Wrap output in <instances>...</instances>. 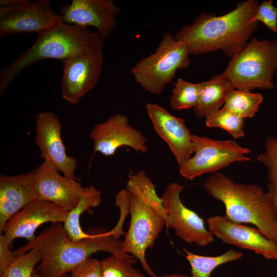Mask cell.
Instances as JSON below:
<instances>
[{
    "instance_id": "6da1fadb",
    "label": "cell",
    "mask_w": 277,
    "mask_h": 277,
    "mask_svg": "<svg viewBox=\"0 0 277 277\" xmlns=\"http://www.w3.org/2000/svg\"><path fill=\"white\" fill-rule=\"evenodd\" d=\"M89 236L74 241L62 223H51L32 241L14 251L16 257L36 248L41 260L36 271L40 277H58L70 272L79 264L98 251L109 252L134 264L137 259L122 250V242L111 230L93 228Z\"/></svg>"
},
{
    "instance_id": "7a4b0ae2",
    "label": "cell",
    "mask_w": 277,
    "mask_h": 277,
    "mask_svg": "<svg viewBox=\"0 0 277 277\" xmlns=\"http://www.w3.org/2000/svg\"><path fill=\"white\" fill-rule=\"evenodd\" d=\"M259 5L256 1L248 0L221 16L202 13L191 24L183 26L175 37L185 45L189 55L221 50L232 58L255 30L258 23L253 19Z\"/></svg>"
},
{
    "instance_id": "3957f363",
    "label": "cell",
    "mask_w": 277,
    "mask_h": 277,
    "mask_svg": "<svg viewBox=\"0 0 277 277\" xmlns=\"http://www.w3.org/2000/svg\"><path fill=\"white\" fill-rule=\"evenodd\" d=\"M104 43V38L97 32L60 20L38 33L28 49L1 70L0 96L16 75L32 64L45 59L62 62L76 55L95 53L103 50Z\"/></svg>"
},
{
    "instance_id": "277c9868",
    "label": "cell",
    "mask_w": 277,
    "mask_h": 277,
    "mask_svg": "<svg viewBox=\"0 0 277 277\" xmlns=\"http://www.w3.org/2000/svg\"><path fill=\"white\" fill-rule=\"evenodd\" d=\"M203 186L209 195L223 203L227 219L254 225L275 243L277 216L268 193L260 186L236 183L220 172L207 178Z\"/></svg>"
},
{
    "instance_id": "5b68a950",
    "label": "cell",
    "mask_w": 277,
    "mask_h": 277,
    "mask_svg": "<svg viewBox=\"0 0 277 277\" xmlns=\"http://www.w3.org/2000/svg\"><path fill=\"white\" fill-rule=\"evenodd\" d=\"M277 69V42L253 38L231 58L223 74L235 89H271Z\"/></svg>"
},
{
    "instance_id": "8992f818",
    "label": "cell",
    "mask_w": 277,
    "mask_h": 277,
    "mask_svg": "<svg viewBox=\"0 0 277 277\" xmlns=\"http://www.w3.org/2000/svg\"><path fill=\"white\" fill-rule=\"evenodd\" d=\"M185 45L165 33L154 53L141 59L131 69L135 81L149 93L159 95L172 82L177 70L190 64Z\"/></svg>"
},
{
    "instance_id": "52a82bcc",
    "label": "cell",
    "mask_w": 277,
    "mask_h": 277,
    "mask_svg": "<svg viewBox=\"0 0 277 277\" xmlns=\"http://www.w3.org/2000/svg\"><path fill=\"white\" fill-rule=\"evenodd\" d=\"M191 139L194 154L179 167L180 175L186 180H193L205 173L216 172L234 162L251 160L245 155L251 150L234 141L215 140L193 134Z\"/></svg>"
},
{
    "instance_id": "ba28073f",
    "label": "cell",
    "mask_w": 277,
    "mask_h": 277,
    "mask_svg": "<svg viewBox=\"0 0 277 277\" xmlns=\"http://www.w3.org/2000/svg\"><path fill=\"white\" fill-rule=\"evenodd\" d=\"M128 210L130 222L122 242V250L134 256L144 271L153 277L155 274L147 262L146 252L153 247L166 221L153 208L130 193Z\"/></svg>"
},
{
    "instance_id": "9c48e42d",
    "label": "cell",
    "mask_w": 277,
    "mask_h": 277,
    "mask_svg": "<svg viewBox=\"0 0 277 277\" xmlns=\"http://www.w3.org/2000/svg\"><path fill=\"white\" fill-rule=\"evenodd\" d=\"M60 21L49 0H1L0 38L46 30Z\"/></svg>"
},
{
    "instance_id": "30bf717a",
    "label": "cell",
    "mask_w": 277,
    "mask_h": 277,
    "mask_svg": "<svg viewBox=\"0 0 277 277\" xmlns=\"http://www.w3.org/2000/svg\"><path fill=\"white\" fill-rule=\"evenodd\" d=\"M184 188L178 183H170L161 197L168 215L166 226L173 229L177 236L188 243L207 246L214 242V236L206 227L203 219L182 203L180 194Z\"/></svg>"
},
{
    "instance_id": "8fae6325",
    "label": "cell",
    "mask_w": 277,
    "mask_h": 277,
    "mask_svg": "<svg viewBox=\"0 0 277 277\" xmlns=\"http://www.w3.org/2000/svg\"><path fill=\"white\" fill-rule=\"evenodd\" d=\"M61 62L62 97L69 103L76 105L98 81L103 65V50L76 55Z\"/></svg>"
},
{
    "instance_id": "7c38bea8",
    "label": "cell",
    "mask_w": 277,
    "mask_h": 277,
    "mask_svg": "<svg viewBox=\"0 0 277 277\" xmlns=\"http://www.w3.org/2000/svg\"><path fill=\"white\" fill-rule=\"evenodd\" d=\"M61 121L53 112L38 113L35 120V144L40 150V156L50 161L64 175L76 179L74 172L77 159L68 155L61 136Z\"/></svg>"
},
{
    "instance_id": "4fadbf2b",
    "label": "cell",
    "mask_w": 277,
    "mask_h": 277,
    "mask_svg": "<svg viewBox=\"0 0 277 277\" xmlns=\"http://www.w3.org/2000/svg\"><path fill=\"white\" fill-rule=\"evenodd\" d=\"M89 137L93 142V154L99 152L105 156H111L124 146L131 147L137 152L148 151L146 137L129 124L126 115L121 114L112 115L95 125Z\"/></svg>"
},
{
    "instance_id": "5bb4252c",
    "label": "cell",
    "mask_w": 277,
    "mask_h": 277,
    "mask_svg": "<svg viewBox=\"0 0 277 277\" xmlns=\"http://www.w3.org/2000/svg\"><path fill=\"white\" fill-rule=\"evenodd\" d=\"M121 9L113 0H72L60 8V20L69 25L92 26L104 38L116 27Z\"/></svg>"
},
{
    "instance_id": "9a60e30c",
    "label": "cell",
    "mask_w": 277,
    "mask_h": 277,
    "mask_svg": "<svg viewBox=\"0 0 277 277\" xmlns=\"http://www.w3.org/2000/svg\"><path fill=\"white\" fill-rule=\"evenodd\" d=\"M69 210L47 201L34 200L7 222L2 233L11 244L16 238L31 242L36 238L35 232L39 226L48 222L63 224Z\"/></svg>"
},
{
    "instance_id": "2e32d148",
    "label": "cell",
    "mask_w": 277,
    "mask_h": 277,
    "mask_svg": "<svg viewBox=\"0 0 277 277\" xmlns=\"http://www.w3.org/2000/svg\"><path fill=\"white\" fill-rule=\"evenodd\" d=\"M206 222L208 229L223 242L251 250L268 260H277V244L258 228L233 222L221 215L210 216Z\"/></svg>"
},
{
    "instance_id": "e0dca14e",
    "label": "cell",
    "mask_w": 277,
    "mask_h": 277,
    "mask_svg": "<svg viewBox=\"0 0 277 277\" xmlns=\"http://www.w3.org/2000/svg\"><path fill=\"white\" fill-rule=\"evenodd\" d=\"M33 172L38 199L69 210L75 206L84 188L77 179L62 175L47 160Z\"/></svg>"
},
{
    "instance_id": "ac0fdd59",
    "label": "cell",
    "mask_w": 277,
    "mask_h": 277,
    "mask_svg": "<svg viewBox=\"0 0 277 277\" xmlns=\"http://www.w3.org/2000/svg\"><path fill=\"white\" fill-rule=\"evenodd\" d=\"M146 109L155 131L167 144L179 166H181L193 153L192 134L184 119L155 103L147 104Z\"/></svg>"
},
{
    "instance_id": "d6986e66",
    "label": "cell",
    "mask_w": 277,
    "mask_h": 277,
    "mask_svg": "<svg viewBox=\"0 0 277 277\" xmlns=\"http://www.w3.org/2000/svg\"><path fill=\"white\" fill-rule=\"evenodd\" d=\"M38 199L33 170L0 176V233L7 222L32 201Z\"/></svg>"
},
{
    "instance_id": "ffe728a7",
    "label": "cell",
    "mask_w": 277,
    "mask_h": 277,
    "mask_svg": "<svg viewBox=\"0 0 277 277\" xmlns=\"http://www.w3.org/2000/svg\"><path fill=\"white\" fill-rule=\"evenodd\" d=\"M233 89L230 81L223 73L200 83L198 102L193 109L196 117H206L220 110Z\"/></svg>"
},
{
    "instance_id": "44dd1931",
    "label": "cell",
    "mask_w": 277,
    "mask_h": 277,
    "mask_svg": "<svg viewBox=\"0 0 277 277\" xmlns=\"http://www.w3.org/2000/svg\"><path fill=\"white\" fill-rule=\"evenodd\" d=\"M102 202L101 191L93 185L84 187L78 202L69 211L67 219L63 223L64 227L70 238L78 241L89 236L88 232H84L80 225V217L83 212L91 208L96 207Z\"/></svg>"
},
{
    "instance_id": "7402d4cb",
    "label": "cell",
    "mask_w": 277,
    "mask_h": 277,
    "mask_svg": "<svg viewBox=\"0 0 277 277\" xmlns=\"http://www.w3.org/2000/svg\"><path fill=\"white\" fill-rule=\"evenodd\" d=\"M126 190L155 210L164 217L166 223L168 215L161 197L157 195L155 185L144 171H140L129 176Z\"/></svg>"
},
{
    "instance_id": "603a6c76",
    "label": "cell",
    "mask_w": 277,
    "mask_h": 277,
    "mask_svg": "<svg viewBox=\"0 0 277 277\" xmlns=\"http://www.w3.org/2000/svg\"><path fill=\"white\" fill-rule=\"evenodd\" d=\"M185 258L191 266L192 277H210L211 272L219 266L241 259L242 252L230 249L223 254L215 256L195 254L184 248Z\"/></svg>"
},
{
    "instance_id": "cb8c5ba5",
    "label": "cell",
    "mask_w": 277,
    "mask_h": 277,
    "mask_svg": "<svg viewBox=\"0 0 277 277\" xmlns=\"http://www.w3.org/2000/svg\"><path fill=\"white\" fill-rule=\"evenodd\" d=\"M263 101V97L260 93L233 89L222 108L243 118H251Z\"/></svg>"
},
{
    "instance_id": "d4e9b609",
    "label": "cell",
    "mask_w": 277,
    "mask_h": 277,
    "mask_svg": "<svg viewBox=\"0 0 277 277\" xmlns=\"http://www.w3.org/2000/svg\"><path fill=\"white\" fill-rule=\"evenodd\" d=\"M200 83H192L178 78L170 99L173 110H181L196 107L199 97Z\"/></svg>"
},
{
    "instance_id": "484cf974",
    "label": "cell",
    "mask_w": 277,
    "mask_h": 277,
    "mask_svg": "<svg viewBox=\"0 0 277 277\" xmlns=\"http://www.w3.org/2000/svg\"><path fill=\"white\" fill-rule=\"evenodd\" d=\"M205 118V124L207 127L222 128L235 138L244 135V118L223 108Z\"/></svg>"
},
{
    "instance_id": "4316f807",
    "label": "cell",
    "mask_w": 277,
    "mask_h": 277,
    "mask_svg": "<svg viewBox=\"0 0 277 277\" xmlns=\"http://www.w3.org/2000/svg\"><path fill=\"white\" fill-rule=\"evenodd\" d=\"M100 263L102 277H145L133 263L120 256L111 255Z\"/></svg>"
},
{
    "instance_id": "83f0119b",
    "label": "cell",
    "mask_w": 277,
    "mask_h": 277,
    "mask_svg": "<svg viewBox=\"0 0 277 277\" xmlns=\"http://www.w3.org/2000/svg\"><path fill=\"white\" fill-rule=\"evenodd\" d=\"M41 260L40 251L32 249L15 258L1 277H31L35 265Z\"/></svg>"
},
{
    "instance_id": "f1b7e54d",
    "label": "cell",
    "mask_w": 277,
    "mask_h": 277,
    "mask_svg": "<svg viewBox=\"0 0 277 277\" xmlns=\"http://www.w3.org/2000/svg\"><path fill=\"white\" fill-rule=\"evenodd\" d=\"M265 148V152L260 154L257 160L267 168L269 183L277 184V137H268Z\"/></svg>"
},
{
    "instance_id": "f546056e",
    "label": "cell",
    "mask_w": 277,
    "mask_h": 277,
    "mask_svg": "<svg viewBox=\"0 0 277 277\" xmlns=\"http://www.w3.org/2000/svg\"><path fill=\"white\" fill-rule=\"evenodd\" d=\"M253 22H262L273 32L277 31V8L271 1H264L259 4L254 16Z\"/></svg>"
},
{
    "instance_id": "4dcf8cb0",
    "label": "cell",
    "mask_w": 277,
    "mask_h": 277,
    "mask_svg": "<svg viewBox=\"0 0 277 277\" xmlns=\"http://www.w3.org/2000/svg\"><path fill=\"white\" fill-rule=\"evenodd\" d=\"M70 277H102L100 261L87 259L71 271Z\"/></svg>"
},
{
    "instance_id": "1f68e13d",
    "label": "cell",
    "mask_w": 277,
    "mask_h": 277,
    "mask_svg": "<svg viewBox=\"0 0 277 277\" xmlns=\"http://www.w3.org/2000/svg\"><path fill=\"white\" fill-rule=\"evenodd\" d=\"M11 244L3 233L0 234V275H2L16 258L14 251L11 250Z\"/></svg>"
},
{
    "instance_id": "d6a6232c",
    "label": "cell",
    "mask_w": 277,
    "mask_h": 277,
    "mask_svg": "<svg viewBox=\"0 0 277 277\" xmlns=\"http://www.w3.org/2000/svg\"><path fill=\"white\" fill-rule=\"evenodd\" d=\"M268 194L273 205L275 213L277 216V184H272L270 183L267 185ZM277 244V236L275 241Z\"/></svg>"
},
{
    "instance_id": "836d02e7",
    "label": "cell",
    "mask_w": 277,
    "mask_h": 277,
    "mask_svg": "<svg viewBox=\"0 0 277 277\" xmlns=\"http://www.w3.org/2000/svg\"><path fill=\"white\" fill-rule=\"evenodd\" d=\"M153 277H192V276L182 274L173 273V274H165L163 275H155Z\"/></svg>"
},
{
    "instance_id": "e575fe53",
    "label": "cell",
    "mask_w": 277,
    "mask_h": 277,
    "mask_svg": "<svg viewBox=\"0 0 277 277\" xmlns=\"http://www.w3.org/2000/svg\"><path fill=\"white\" fill-rule=\"evenodd\" d=\"M31 277H40L36 269H34V271H33L31 275ZM58 277H68V276H67V273H65L60 275Z\"/></svg>"
}]
</instances>
